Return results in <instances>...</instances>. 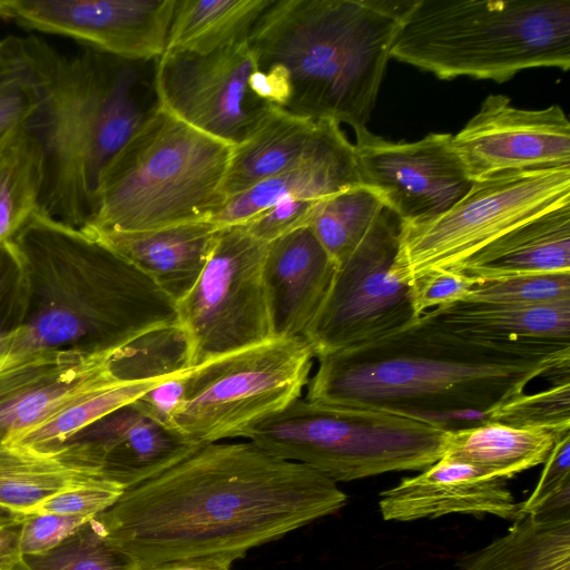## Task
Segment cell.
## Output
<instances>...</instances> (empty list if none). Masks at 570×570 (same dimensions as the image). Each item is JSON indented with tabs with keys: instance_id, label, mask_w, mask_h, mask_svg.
Here are the masks:
<instances>
[{
	"instance_id": "cell-1",
	"label": "cell",
	"mask_w": 570,
	"mask_h": 570,
	"mask_svg": "<svg viewBox=\"0 0 570 570\" xmlns=\"http://www.w3.org/2000/svg\"><path fill=\"white\" fill-rule=\"evenodd\" d=\"M347 502L337 482L250 441L199 445L92 521L130 567L234 562Z\"/></svg>"
},
{
	"instance_id": "cell-2",
	"label": "cell",
	"mask_w": 570,
	"mask_h": 570,
	"mask_svg": "<svg viewBox=\"0 0 570 570\" xmlns=\"http://www.w3.org/2000/svg\"><path fill=\"white\" fill-rule=\"evenodd\" d=\"M306 400L385 411L442 425L487 414L537 377L569 380L570 345L468 335L428 312L366 344L316 357Z\"/></svg>"
},
{
	"instance_id": "cell-3",
	"label": "cell",
	"mask_w": 570,
	"mask_h": 570,
	"mask_svg": "<svg viewBox=\"0 0 570 570\" xmlns=\"http://www.w3.org/2000/svg\"><path fill=\"white\" fill-rule=\"evenodd\" d=\"M26 281L22 327L0 368L39 351L114 352L177 324L176 303L81 228L35 213L10 239Z\"/></svg>"
},
{
	"instance_id": "cell-4",
	"label": "cell",
	"mask_w": 570,
	"mask_h": 570,
	"mask_svg": "<svg viewBox=\"0 0 570 570\" xmlns=\"http://www.w3.org/2000/svg\"><path fill=\"white\" fill-rule=\"evenodd\" d=\"M407 1L272 0L249 45L263 100L367 129Z\"/></svg>"
},
{
	"instance_id": "cell-5",
	"label": "cell",
	"mask_w": 570,
	"mask_h": 570,
	"mask_svg": "<svg viewBox=\"0 0 570 570\" xmlns=\"http://www.w3.org/2000/svg\"><path fill=\"white\" fill-rule=\"evenodd\" d=\"M40 94L29 124L43 151L39 213L81 228L100 177L145 121L139 63L80 47L63 53L43 38L18 37Z\"/></svg>"
},
{
	"instance_id": "cell-6",
	"label": "cell",
	"mask_w": 570,
	"mask_h": 570,
	"mask_svg": "<svg viewBox=\"0 0 570 570\" xmlns=\"http://www.w3.org/2000/svg\"><path fill=\"white\" fill-rule=\"evenodd\" d=\"M391 58L441 79L503 82L570 67V0L407 1Z\"/></svg>"
},
{
	"instance_id": "cell-7",
	"label": "cell",
	"mask_w": 570,
	"mask_h": 570,
	"mask_svg": "<svg viewBox=\"0 0 570 570\" xmlns=\"http://www.w3.org/2000/svg\"><path fill=\"white\" fill-rule=\"evenodd\" d=\"M233 147L157 104L105 168L89 232H139L210 220L226 202Z\"/></svg>"
},
{
	"instance_id": "cell-8",
	"label": "cell",
	"mask_w": 570,
	"mask_h": 570,
	"mask_svg": "<svg viewBox=\"0 0 570 570\" xmlns=\"http://www.w3.org/2000/svg\"><path fill=\"white\" fill-rule=\"evenodd\" d=\"M448 430L385 411L326 405L298 397L243 439L335 482L423 471L442 458Z\"/></svg>"
},
{
	"instance_id": "cell-9",
	"label": "cell",
	"mask_w": 570,
	"mask_h": 570,
	"mask_svg": "<svg viewBox=\"0 0 570 570\" xmlns=\"http://www.w3.org/2000/svg\"><path fill=\"white\" fill-rule=\"evenodd\" d=\"M315 353L304 336L273 338L186 368L170 428L195 445L243 438L301 397Z\"/></svg>"
},
{
	"instance_id": "cell-10",
	"label": "cell",
	"mask_w": 570,
	"mask_h": 570,
	"mask_svg": "<svg viewBox=\"0 0 570 570\" xmlns=\"http://www.w3.org/2000/svg\"><path fill=\"white\" fill-rule=\"evenodd\" d=\"M570 203V167L510 171L473 181L454 206L429 222H402L391 275L410 285L435 269H455L525 220Z\"/></svg>"
},
{
	"instance_id": "cell-11",
	"label": "cell",
	"mask_w": 570,
	"mask_h": 570,
	"mask_svg": "<svg viewBox=\"0 0 570 570\" xmlns=\"http://www.w3.org/2000/svg\"><path fill=\"white\" fill-rule=\"evenodd\" d=\"M267 246L239 225L218 228L198 279L176 303L187 368L274 338L263 278Z\"/></svg>"
},
{
	"instance_id": "cell-12",
	"label": "cell",
	"mask_w": 570,
	"mask_h": 570,
	"mask_svg": "<svg viewBox=\"0 0 570 570\" xmlns=\"http://www.w3.org/2000/svg\"><path fill=\"white\" fill-rule=\"evenodd\" d=\"M401 228V218L384 206L336 267L327 294L303 335L315 357L366 344L416 318L410 286L391 275Z\"/></svg>"
},
{
	"instance_id": "cell-13",
	"label": "cell",
	"mask_w": 570,
	"mask_h": 570,
	"mask_svg": "<svg viewBox=\"0 0 570 570\" xmlns=\"http://www.w3.org/2000/svg\"><path fill=\"white\" fill-rule=\"evenodd\" d=\"M257 62L249 41L207 52L165 51L155 69L157 105L232 147L259 127L272 105L252 89Z\"/></svg>"
},
{
	"instance_id": "cell-14",
	"label": "cell",
	"mask_w": 570,
	"mask_h": 570,
	"mask_svg": "<svg viewBox=\"0 0 570 570\" xmlns=\"http://www.w3.org/2000/svg\"><path fill=\"white\" fill-rule=\"evenodd\" d=\"M452 138L432 132L417 141L394 142L368 129L357 132L354 148L361 184L375 191L403 223L434 219L473 185Z\"/></svg>"
},
{
	"instance_id": "cell-15",
	"label": "cell",
	"mask_w": 570,
	"mask_h": 570,
	"mask_svg": "<svg viewBox=\"0 0 570 570\" xmlns=\"http://www.w3.org/2000/svg\"><path fill=\"white\" fill-rule=\"evenodd\" d=\"M176 0H0V19L146 62L166 50Z\"/></svg>"
},
{
	"instance_id": "cell-16",
	"label": "cell",
	"mask_w": 570,
	"mask_h": 570,
	"mask_svg": "<svg viewBox=\"0 0 570 570\" xmlns=\"http://www.w3.org/2000/svg\"><path fill=\"white\" fill-rule=\"evenodd\" d=\"M469 177L570 167V122L563 109L517 108L508 96L489 95L452 138Z\"/></svg>"
},
{
	"instance_id": "cell-17",
	"label": "cell",
	"mask_w": 570,
	"mask_h": 570,
	"mask_svg": "<svg viewBox=\"0 0 570 570\" xmlns=\"http://www.w3.org/2000/svg\"><path fill=\"white\" fill-rule=\"evenodd\" d=\"M198 446L135 401L82 429L56 449H63L78 463L129 489L175 465Z\"/></svg>"
},
{
	"instance_id": "cell-18",
	"label": "cell",
	"mask_w": 570,
	"mask_h": 570,
	"mask_svg": "<svg viewBox=\"0 0 570 570\" xmlns=\"http://www.w3.org/2000/svg\"><path fill=\"white\" fill-rule=\"evenodd\" d=\"M110 355L39 351L0 368V443L11 444L82 390L111 375Z\"/></svg>"
},
{
	"instance_id": "cell-19",
	"label": "cell",
	"mask_w": 570,
	"mask_h": 570,
	"mask_svg": "<svg viewBox=\"0 0 570 570\" xmlns=\"http://www.w3.org/2000/svg\"><path fill=\"white\" fill-rule=\"evenodd\" d=\"M379 508L386 521H413L450 513L493 514L512 520L520 517L507 479L444 458L381 492Z\"/></svg>"
},
{
	"instance_id": "cell-20",
	"label": "cell",
	"mask_w": 570,
	"mask_h": 570,
	"mask_svg": "<svg viewBox=\"0 0 570 570\" xmlns=\"http://www.w3.org/2000/svg\"><path fill=\"white\" fill-rule=\"evenodd\" d=\"M336 265L309 226L268 243L263 278L274 338L303 336L317 314Z\"/></svg>"
},
{
	"instance_id": "cell-21",
	"label": "cell",
	"mask_w": 570,
	"mask_h": 570,
	"mask_svg": "<svg viewBox=\"0 0 570 570\" xmlns=\"http://www.w3.org/2000/svg\"><path fill=\"white\" fill-rule=\"evenodd\" d=\"M341 131L334 120L306 118L273 106L254 134L233 147L224 183L226 199L294 168Z\"/></svg>"
},
{
	"instance_id": "cell-22",
	"label": "cell",
	"mask_w": 570,
	"mask_h": 570,
	"mask_svg": "<svg viewBox=\"0 0 570 570\" xmlns=\"http://www.w3.org/2000/svg\"><path fill=\"white\" fill-rule=\"evenodd\" d=\"M218 226L210 220L139 232H89L146 274L175 303L198 279Z\"/></svg>"
},
{
	"instance_id": "cell-23",
	"label": "cell",
	"mask_w": 570,
	"mask_h": 570,
	"mask_svg": "<svg viewBox=\"0 0 570 570\" xmlns=\"http://www.w3.org/2000/svg\"><path fill=\"white\" fill-rule=\"evenodd\" d=\"M362 185L354 145L341 131L299 165L227 198L210 222L218 227L242 225L285 199L322 200Z\"/></svg>"
},
{
	"instance_id": "cell-24",
	"label": "cell",
	"mask_w": 570,
	"mask_h": 570,
	"mask_svg": "<svg viewBox=\"0 0 570 570\" xmlns=\"http://www.w3.org/2000/svg\"><path fill=\"white\" fill-rule=\"evenodd\" d=\"M454 271L482 282L570 272V203L510 229Z\"/></svg>"
},
{
	"instance_id": "cell-25",
	"label": "cell",
	"mask_w": 570,
	"mask_h": 570,
	"mask_svg": "<svg viewBox=\"0 0 570 570\" xmlns=\"http://www.w3.org/2000/svg\"><path fill=\"white\" fill-rule=\"evenodd\" d=\"M426 312L450 328L476 337L570 345V302L513 305L461 301Z\"/></svg>"
},
{
	"instance_id": "cell-26",
	"label": "cell",
	"mask_w": 570,
	"mask_h": 570,
	"mask_svg": "<svg viewBox=\"0 0 570 570\" xmlns=\"http://www.w3.org/2000/svg\"><path fill=\"white\" fill-rule=\"evenodd\" d=\"M100 480L107 479L61 449L41 452L0 443V509L4 511L30 513L51 497Z\"/></svg>"
},
{
	"instance_id": "cell-27",
	"label": "cell",
	"mask_w": 570,
	"mask_h": 570,
	"mask_svg": "<svg viewBox=\"0 0 570 570\" xmlns=\"http://www.w3.org/2000/svg\"><path fill=\"white\" fill-rule=\"evenodd\" d=\"M560 439L547 431L484 421L448 430L442 458L473 464L508 480L543 464Z\"/></svg>"
},
{
	"instance_id": "cell-28",
	"label": "cell",
	"mask_w": 570,
	"mask_h": 570,
	"mask_svg": "<svg viewBox=\"0 0 570 570\" xmlns=\"http://www.w3.org/2000/svg\"><path fill=\"white\" fill-rule=\"evenodd\" d=\"M460 570H570V519L521 514L508 532L462 556Z\"/></svg>"
},
{
	"instance_id": "cell-29",
	"label": "cell",
	"mask_w": 570,
	"mask_h": 570,
	"mask_svg": "<svg viewBox=\"0 0 570 570\" xmlns=\"http://www.w3.org/2000/svg\"><path fill=\"white\" fill-rule=\"evenodd\" d=\"M272 0H176L165 51L207 53L247 41Z\"/></svg>"
},
{
	"instance_id": "cell-30",
	"label": "cell",
	"mask_w": 570,
	"mask_h": 570,
	"mask_svg": "<svg viewBox=\"0 0 570 570\" xmlns=\"http://www.w3.org/2000/svg\"><path fill=\"white\" fill-rule=\"evenodd\" d=\"M168 377L121 382L110 375L76 394L9 445L41 452L52 451L105 415L140 399Z\"/></svg>"
},
{
	"instance_id": "cell-31",
	"label": "cell",
	"mask_w": 570,
	"mask_h": 570,
	"mask_svg": "<svg viewBox=\"0 0 570 570\" xmlns=\"http://www.w3.org/2000/svg\"><path fill=\"white\" fill-rule=\"evenodd\" d=\"M43 151L29 125L0 134V243L39 212Z\"/></svg>"
},
{
	"instance_id": "cell-32",
	"label": "cell",
	"mask_w": 570,
	"mask_h": 570,
	"mask_svg": "<svg viewBox=\"0 0 570 570\" xmlns=\"http://www.w3.org/2000/svg\"><path fill=\"white\" fill-rule=\"evenodd\" d=\"M383 208L375 191L357 185L318 202L308 226L337 267L362 240Z\"/></svg>"
},
{
	"instance_id": "cell-33",
	"label": "cell",
	"mask_w": 570,
	"mask_h": 570,
	"mask_svg": "<svg viewBox=\"0 0 570 570\" xmlns=\"http://www.w3.org/2000/svg\"><path fill=\"white\" fill-rule=\"evenodd\" d=\"M121 382L149 381L186 370V341L178 325L155 330L114 352L108 360Z\"/></svg>"
},
{
	"instance_id": "cell-34",
	"label": "cell",
	"mask_w": 570,
	"mask_h": 570,
	"mask_svg": "<svg viewBox=\"0 0 570 570\" xmlns=\"http://www.w3.org/2000/svg\"><path fill=\"white\" fill-rule=\"evenodd\" d=\"M487 421L547 431L562 438L570 433V381L553 383L531 394L523 392L489 412Z\"/></svg>"
},
{
	"instance_id": "cell-35",
	"label": "cell",
	"mask_w": 570,
	"mask_h": 570,
	"mask_svg": "<svg viewBox=\"0 0 570 570\" xmlns=\"http://www.w3.org/2000/svg\"><path fill=\"white\" fill-rule=\"evenodd\" d=\"M39 105L40 94L18 36L0 39V134L29 125Z\"/></svg>"
},
{
	"instance_id": "cell-36",
	"label": "cell",
	"mask_w": 570,
	"mask_h": 570,
	"mask_svg": "<svg viewBox=\"0 0 570 570\" xmlns=\"http://www.w3.org/2000/svg\"><path fill=\"white\" fill-rule=\"evenodd\" d=\"M92 519L51 550L23 558L18 570H127Z\"/></svg>"
},
{
	"instance_id": "cell-37",
	"label": "cell",
	"mask_w": 570,
	"mask_h": 570,
	"mask_svg": "<svg viewBox=\"0 0 570 570\" xmlns=\"http://www.w3.org/2000/svg\"><path fill=\"white\" fill-rule=\"evenodd\" d=\"M464 301L544 305L570 302V272L528 274L474 286Z\"/></svg>"
},
{
	"instance_id": "cell-38",
	"label": "cell",
	"mask_w": 570,
	"mask_h": 570,
	"mask_svg": "<svg viewBox=\"0 0 570 570\" xmlns=\"http://www.w3.org/2000/svg\"><path fill=\"white\" fill-rule=\"evenodd\" d=\"M26 299L20 257L13 243L3 240L0 243V363L22 327Z\"/></svg>"
},
{
	"instance_id": "cell-39",
	"label": "cell",
	"mask_w": 570,
	"mask_h": 570,
	"mask_svg": "<svg viewBox=\"0 0 570 570\" xmlns=\"http://www.w3.org/2000/svg\"><path fill=\"white\" fill-rule=\"evenodd\" d=\"M480 283L454 269H435L421 275L409 285L414 317L430 308L466 299Z\"/></svg>"
},
{
	"instance_id": "cell-40",
	"label": "cell",
	"mask_w": 570,
	"mask_h": 570,
	"mask_svg": "<svg viewBox=\"0 0 570 570\" xmlns=\"http://www.w3.org/2000/svg\"><path fill=\"white\" fill-rule=\"evenodd\" d=\"M125 490L116 482L100 480L51 497L32 512L92 519L111 507Z\"/></svg>"
},
{
	"instance_id": "cell-41",
	"label": "cell",
	"mask_w": 570,
	"mask_h": 570,
	"mask_svg": "<svg viewBox=\"0 0 570 570\" xmlns=\"http://www.w3.org/2000/svg\"><path fill=\"white\" fill-rule=\"evenodd\" d=\"M321 200L285 199L239 225L257 239L271 243L297 228L308 226Z\"/></svg>"
},
{
	"instance_id": "cell-42",
	"label": "cell",
	"mask_w": 570,
	"mask_h": 570,
	"mask_svg": "<svg viewBox=\"0 0 570 570\" xmlns=\"http://www.w3.org/2000/svg\"><path fill=\"white\" fill-rule=\"evenodd\" d=\"M91 519L47 513H24L21 533L23 558L45 553Z\"/></svg>"
},
{
	"instance_id": "cell-43",
	"label": "cell",
	"mask_w": 570,
	"mask_h": 570,
	"mask_svg": "<svg viewBox=\"0 0 570 570\" xmlns=\"http://www.w3.org/2000/svg\"><path fill=\"white\" fill-rule=\"evenodd\" d=\"M543 464L537 487L525 501L518 503L519 515L570 483V433L557 441Z\"/></svg>"
},
{
	"instance_id": "cell-44",
	"label": "cell",
	"mask_w": 570,
	"mask_h": 570,
	"mask_svg": "<svg viewBox=\"0 0 570 570\" xmlns=\"http://www.w3.org/2000/svg\"><path fill=\"white\" fill-rule=\"evenodd\" d=\"M24 513L0 514V569L18 570L23 560L21 533Z\"/></svg>"
},
{
	"instance_id": "cell-45",
	"label": "cell",
	"mask_w": 570,
	"mask_h": 570,
	"mask_svg": "<svg viewBox=\"0 0 570 570\" xmlns=\"http://www.w3.org/2000/svg\"><path fill=\"white\" fill-rule=\"evenodd\" d=\"M232 562L227 560L205 559L168 562L151 567H130L127 570H230Z\"/></svg>"
},
{
	"instance_id": "cell-46",
	"label": "cell",
	"mask_w": 570,
	"mask_h": 570,
	"mask_svg": "<svg viewBox=\"0 0 570 570\" xmlns=\"http://www.w3.org/2000/svg\"><path fill=\"white\" fill-rule=\"evenodd\" d=\"M8 513V511H4L3 509H0V514Z\"/></svg>"
},
{
	"instance_id": "cell-47",
	"label": "cell",
	"mask_w": 570,
	"mask_h": 570,
	"mask_svg": "<svg viewBox=\"0 0 570 570\" xmlns=\"http://www.w3.org/2000/svg\"><path fill=\"white\" fill-rule=\"evenodd\" d=\"M0 570H2V569H0Z\"/></svg>"
}]
</instances>
